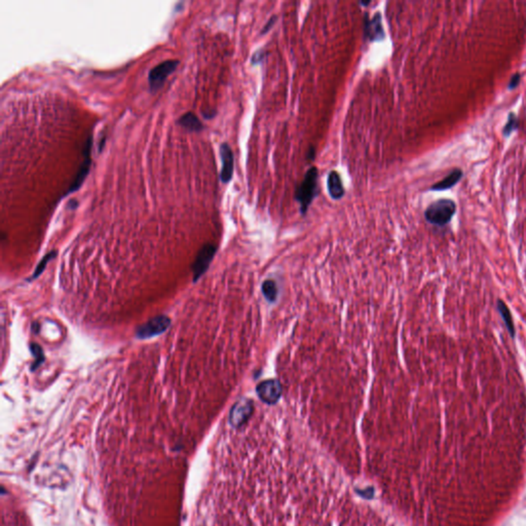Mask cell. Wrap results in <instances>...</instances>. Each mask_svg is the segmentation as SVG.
Wrapping results in <instances>:
<instances>
[{
    "instance_id": "cell-5",
    "label": "cell",
    "mask_w": 526,
    "mask_h": 526,
    "mask_svg": "<svg viewBox=\"0 0 526 526\" xmlns=\"http://www.w3.org/2000/svg\"><path fill=\"white\" fill-rule=\"evenodd\" d=\"M254 413V402L248 398L237 401L229 413V423L234 429L241 428L249 421Z\"/></svg>"
},
{
    "instance_id": "cell-10",
    "label": "cell",
    "mask_w": 526,
    "mask_h": 526,
    "mask_svg": "<svg viewBox=\"0 0 526 526\" xmlns=\"http://www.w3.org/2000/svg\"><path fill=\"white\" fill-rule=\"evenodd\" d=\"M220 156L222 161V168L220 172V179L223 183H228L233 176L234 169V156L232 149L228 143H222L220 146Z\"/></svg>"
},
{
    "instance_id": "cell-23",
    "label": "cell",
    "mask_w": 526,
    "mask_h": 526,
    "mask_svg": "<svg viewBox=\"0 0 526 526\" xmlns=\"http://www.w3.org/2000/svg\"><path fill=\"white\" fill-rule=\"evenodd\" d=\"M370 3H371V1H360V2H359L360 5H363L364 7H367Z\"/></svg>"
},
{
    "instance_id": "cell-6",
    "label": "cell",
    "mask_w": 526,
    "mask_h": 526,
    "mask_svg": "<svg viewBox=\"0 0 526 526\" xmlns=\"http://www.w3.org/2000/svg\"><path fill=\"white\" fill-rule=\"evenodd\" d=\"M92 146H93V136L90 135L89 137H87V140L83 148V161L81 162V165L77 171V174L75 175V177L69 187V190L66 192L67 194L78 190L79 187L82 185L83 181L85 180L86 176L89 175L91 165H92Z\"/></svg>"
},
{
    "instance_id": "cell-1",
    "label": "cell",
    "mask_w": 526,
    "mask_h": 526,
    "mask_svg": "<svg viewBox=\"0 0 526 526\" xmlns=\"http://www.w3.org/2000/svg\"><path fill=\"white\" fill-rule=\"evenodd\" d=\"M331 456L246 442L223 456L222 526H398L361 500Z\"/></svg>"
},
{
    "instance_id": "cell-17",
    "label": "cell",
    "mask_w": 526,
    "mask_h": 526,
    "mask_svg": "<svg viewBox=\"0 0 526 526\" xmlns=\"http://www.w3.org/2000/svg\"><path fill=\"white\" fill-rule=\"evenodd\" d=\"M31 350H32L33 356L35 357V361L32 364V370H36L37 367H39L41 365V363L44 360V356H43V352H42L41 347L38 344L33 343L31 345Z\"/></svg>"
},
{
    "instance_id": "cell-9",
    "label": "cell",
    "mask_w": 526,
    "mask_h": 526,
    "mask_svg": "<svg viewBox=\"0 0 526 526\" xmlns=\"http://www.w3.org/2000/svg\"><path fill=\"white\" fill-rule=\"evenodd\" d=\"M216 250H217L216 246L212 245V244H207L199 250L197 257L192 265L194 281L198 280L200 277H202L203 273L208 269L210 263L212 262L213 257H214V255L216 254Z\"/></svg>"
},
{
    "instance_id": "cell-8",
    "label": "cell",
    "mask_w": 526,
    "mask_h": 526,
    "mask_svg": "<svg viewBox=\"0 0 526 526\" xmlns=\"http://www.w3.org/2000/svg\"><path fill=\"white\" fill-rule=\"evenodd\" d=\"M256 393L263 403L274 405L279 402L283 394V386L278 379L263 380L256 386Z\"/></svg>"
},
{
    "instance_id": "cell-19",
    "label": "cell",
    "mask_w": 526,
    "mask_h": 526,
    "mask_svg": "<svg viewBox=\"0 0 526 526\" xmlns=\"http://www.w3.org/2000/svg\"><path fill=\"white\" fill-rule=\"evenodd\" d=\"M267 56V52L265 51V49H258L257 52H255L251 58V63L252 65H257V64H260L261 62L265 59V57Z\"/></svg>"
},
{
    "instance_id": "cell-16",
    "label": "cell",
    "mask_w": 526,
    "mask_h": 526,
    "mask_svg": "<svg viewBox=\"0 0 526 526\" xmlns=\"http://www.w3.org/2000/svg\"><path fill=\"white\" fill-rule=\"evenodd\" d=\"M519 128V118L515 113H510L508 116V121L503 130V135L505 138H508Z\"/></svg>"
},
{
    "instance_id": "cell-4",
    "label": "cell",
    "mask_w": 526,
    "mask_h": 526,
    "mask_svg": "<svg viewBox=\"0 0 526 526\" xmlns=\"http://www.w3.org/2000/svg\"><path fill=\"white\" fill-rule=\"evenodd\" d=\"M179 63V60H166L150 70L148 75L150 91L152 93L157 92L165 84L170 75L177 69Z\"/></svg>"
},
{
    "instance_id": "cell-22",
    "label": "cell",
    "mask_w": 526,
    "mask_h": 526,
    "mask_svg": "<svg viewBox=\"0 0 526 526\" xmlns=\"http://www.w3.org/2000/svg\"><path fill=\"white\" fill-rule=\"evenodd\" d=\"M315 156H316V148L315 146H310L307 150V154H306V158L308 160H314L315 159Z\"/></svg>"
},
{
    "instance_id": "cell-11",
    "label": "cell",
    "mask_w": 526,
    "mask_h": 526,
    "mask_svg": "<svg viewBox=\"0 0 526 526\" xmlns=\"http://www.w3.org/2000/svg\"><path fill=\"white\" fill-rule=\"evenodd\" d=\"M364 34L366 38L372 42L384 39V30L382 27L380 12H376L371 20L368 18V15H365Z\"/></svg>"
},
{
    "instance_id": "cell-18",
    "label": "cell",
    "mask_w": 526,
    "mask_h": 526,
    "mask_svg": "<svg viewBox=\"0 0 526 526\" xmlns=\"http://www.w3.org/2000/svg\"><path fill=\"white\" fill-rule=\"evenodd\" d=\"M55 255H56V252H52V253L47 254V256H45V257L42 259V262H40V264H38V266H37V268H36V270H35V272H34V274H33L32 279H35V278L38 277V275L43 271L44 266H45L46 263L48 262V260H51V258H53Z\"/></svg>"
},
{
    "instance_id": "cell-12",
    "label": "cell",
    "mask_w": 526,
    "mask_h": 526,
    "mask_svg": "<svg viewBox=\"0 0 526 526\" xmlns=\"http://www.w3.org/2000/svg\"><path fill=\"white\" fill-rule=\"evenodd\" d=\"M327 188L331 198L338 200L344 196L345 190L341 178L336 171H331L327 178Z\"/></svg>"
},
{
    "instance_id": "cell-14",
    "label": "cell",
    "mask_w": 526,
    "mask_h": 526,
    "mask_svg": "<svg viewBox=\"0 0 526 526\" xmlns=\"http://www.w3.org/2000/svg\"><path fill=\"white\" fill-rule=\"evenodd\" d=\"M178 124L189 132H200L204 129V124L193 112H186L178 119Z\"/></svg>"
},
{
    "instance_id": "cell-3",
    "label": "cell",
    "mask_w": 526,
    "mask_h": 526,
    "mask_svg": "<svg viewBox=\"0 0 526 526\" xmlns=\"http://www.w3.org/2000/svg\"><path fill=\"white\" fill-rule=\"evenodd\" d=\"M456 212V204L452 199L441 198L432 203L424 211V218L437 226H444L451 221Z\"/></svg>"
},
{
    "instance_id": "cell-2",
    "label": "cell",
    "mask_w": 526,
    "mask_h": 526,
    "mask_svg": "<svg viewBox=\"0 0 526 526\" xmlns=\"http://www.w3.org/2000/svg\"><path fill=\"white\" fill-rule=\"evenodd\" d=\"M318 177L319 173L316 167H311L305 173L303 181L299 184L295 192V199L300 204V213L305 215L318 194Z\"/></svg>"
},
{
    "instance_id": "cell-13",
    "label": "cell",
    "mask_w": 526,
    "mask_h": 526,
    "mask_svg": "<svg viewBox=\"0 0 526 526\" xmlns=\"http://www.w3.org/2000/svg\"><path fill=\"white\" fill-rule=\"evenodd\" d=\"M462 176H463V173L460 169H453L444 179H442L440 182L434 184L431 187V190L443 191V190L452 188V187H454L460 181Z\"/></svg>"
},
{
    "instance_id": "cell-21",
    "label": "cell",
    "mask_w": 526,
    "mask_h": 526,
    "mask_svg": "<svg viewBox=\"0 0 526 526\" xmlns=\"http://www.w3.org/2000/svg\"><path fill=\"white\" fill-rule=\"evenodd\" d=\"M277 20H278V17H277V16H271V17L269 18V20L267 21V23L264 25V27L262 28V30H261V35H265L267 32H269L270 29H271V28L274 26V25H275V22H277Z\"/></svg>"
},
{
    "instance_id": "cell-15",
    "label": "cell",
    "mask_w": 526,
    "mask_h": 526,
    "mask_svg": "<svg viewBox=\"0 0 526 526\" xmlns=\"http://www.w3.org/2000/svg\"><path fill=\"white\" fill-rule=\"evenodd\" d=\"M261 291H262L263 296H264L265 299L270 303L274 302L278 298V294H279L278 285L273 280H266L263 282L261 286Z\"/></svg>"
},
{
    "instance_id": "cell-20",
    "label": "cell",
    "mask_w": 526,
    "mask_h": 526,
    "mask_svg": "<svg viewBox=\"0 0 526 526\" xmlns=\"http://www.w3.org/2000/svg\"><path fill=\"white\" fill-rule=\"evenodd\" d=\"M520 80H521V74L520 73L513 74L510 81H509V84H508V90H510V91L515 90L516 87L519 85Z\"/></svg>"
},
{
    "instance_id": "cell-7",
    "label": "cell",
    "mask_w": 526,
    "mask_h": 526,
    "mask_svg": "<svg viewBox=\"0 0 526 526\" xmlns=\"http://www.w3.org/2000/svg\"><path fill=\"white\" fill-rule=\"evenodd\" d=\"M171 325V320L166 316H158L150 319L136 330V337L139 339H148L165 332Z\"/></svg>"
}]
</instances>
